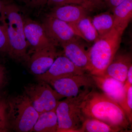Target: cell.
<instances>
[{"label":"cell","mask_w":132,"mask_h":132,"mask_svg":"<svg viewBox=\"0 0 132 132\" xmlns=\"http://www.w3.org/2000/svg\"><path fill=\"white\" fill-rule=\"evenodd\" d=\"M95 88L86 95L81 105L85 118H93L122 129L128 127L130 122L125 112L116 102Z\"/></svg>","instance_id":"obj_1"},{"label":"cell","mask_w":132,"mask_h":132,"mask_svg":"<svg viewBox=\"0 0 132 132\" xmlns=\"http://www.w3.org/2000/svg\"><path fill=\"white\" fill-rule=\"evenodd\" d=\"M0 21L9 40L8 54L13 59L29 60L27 53L29 46L24 32V20L20 10L14 5H5L1 12Z\"/></svg>","instance_id":"obj_2"},{"label":"cell","mask_w":132,"mask_h":132,"mask_svg":"<svg viewBox=\"0 0 132 132\" xmlns=\"http://www.w3.org/2000/svg\"><path fill=\"white\" fill-rule=\"evenodd\" d=\"M122 34L114 28L95 41L89 49V64L87 72L93 75H103L120 46Z\"/></svg>","instance_id":"obj_3"},{"label":"cell","mask_w":132,"mask_h":132,"mask_svg":"<svg viewBox=\"0 0 132 132\" xmlns=\"http://www.w3.org/2000/svg\"><path fill=\"white\" fill-rule=\"evenodd\" d=\"M91 87L83 88L77 96L66 97L59 101L55 110L58 120L57 132H78L85 118L81 111L82 101Z\"/></svg>","instance_id":"obj_4"},{"label":"cell","mask_w":132,"mask_h":132,"mask_svg":"<svg viewBox=\"0 0 132 132\" xmlns=\"http://www.w3.org/2000/svg\"><path fill=\"white\" fill-rule=\"evenodd\" d=\"M7 105L9 127L16 132H32L39 114L33 107L28 97L23 93L10 99Z\"/></svg>","instance_id":"obj_5"},{"label":"cell","mask_w":132,"mask_h":132,"mask_svg":"<svg viewBox=\"0 0 132 132\" xmlns=\"http://www.w3.org/2000/svg\"><path fill=\"white\" fill-rule=\"evenodd\" d=\"M24 93L39 114L56 110L59 100L65 98L43 81L28 85L24 87Z\"/></svg>","instance_id":"obj_6"},{"label":"cell","mask_w":132,"mask_h":132,"mask_svg":"<svg viewBox=\"0 0 132 132\" xmlns=\"http://www.w3.org/2000/svg\"><path fill=\"white\" fill-rule=\"evenodd\" d=\"M48 84L59 94L65 98L77 96L84 88L81 89V87H96L92 75L87 72L61 78Z\"/></svg>","instance_id":"obj_7"},{"label":"cell","mask_w":132,"mask_h":132,"mask_svg":"<svg viewBox=\"0 0 132 132\" xmlns=\"http://www.w3.org/2000/svg\"><path fill=\"white\" fill-rule=\"evenodd\" d=\"M42 26L48 37L55 46H62L79 37L67 23L53 16L48 15Z\"/></svg>","instance_id":"obj_8"},{"label":"cell","mask_w":132,"mask_h":132,"mask_svg":"<svg viewBox=\"0 0 132 132\" xmlns=\"http://www.w3.org/2000/svg\"><path fill=\"white\" fill-rule=\"evenodd\" d=\"M87 72L76 67L65 55L57 57L48 70L45 73L36 76L39 81L49 83L51 81Z\"/></svg>","instance_id":"obj_9"},{"label":"cell","mask_w":132,"mask_h":132,"mask_svg":"<svg viewBox=\"0 0 132 132\" xmlns=\"http://www.w3.org/2000/svg\"><path fill=\"white\" fill-rule=\"evenodd\" d=\"M88 10L80 5H67L55 7L49 15L64 21L70 26L76 35L82 39L78 24L87 15Z\"/></svg>","instance_id":"obj_10"},{"label":"cell","mask_w":132,"mask_h":132,"mask_svg":"<svg viewBox=\"0 0 132 132\" xmlns=\"http://www.w3.org/2000/svg\"><path fill=\"white\" fill-rule=\"evenodd\" d=\"M58 56L57 49L54 45L33 52L28 61L31 72L36 76L45 73Z\"/></svg>","instance_id":"obj_11"},{"label":"cell","mask_w":132,"mask_h":132,"mask_svg":"<svg viewBox=\"0 0 132 132\" xmlns=\"http://www.w3.org/2000/svg\"><path fill=\"white\" fill-rule=\"evenodd\" d=\"M24 32L26 40L32 48V53L54 45L47 35L42 24L36 21L29 19L24 20Z\"/></svg>","instance_id":"obj_12"},{"label":"cell","mask_w":132,"mask_h":132,"mask_svg":"<svg viewBox=\"0 0 132 132\" xmlns=\"http://www.w3.org/2000/svg\"><path fill=\"white\" fill-rule=\"evenodd\" d=\"M64 55L76 67L87 72L89 64V49L86 50L78 39L62 46Z\"/></svg>","instance_id":"obj_13"},{"label":"cell","mask_w":132,"mask_h":132,"mask_svg":"<svg viewBox=\"0 0 132 132\" xmlns=\"http://www.w3.org/2000/svg\"><path fill=\"white\" fill-rule=\"evenodd\" d=\"M98 87L107 96L119 103L125 94V83L111 77L92 75Z\"/></svg>","instance_id":"obj_14"},{"label":"cell","mask_w":132,"mask_h":132,"mask_svg":"<svg viewBox=\"0 0 132 132\" xmlns=\"http://www.w3.org/2000/svg\"><path fill=\"white\" fill-rule=\"evenodd\" d=\"M132 65L131 55L129 53L116 54L103 75L125 83L128 69Z\"/></svg>","instance_id":"obj_15"},{"label":"cell","mask_w":132,"mask_h":132,"mask_svg":"<svg viewBox=\"0 0 132 132\" xmlns=\"http://www.w3.org/2000/svg\"><path fill=\"white\" fill-rule=\"evenodd\" d=\"M114 28L123 35L132 18V0H125L112 10Z\"/></svg>","instance_id":"obj_16"},{"label":"cell","mask_w":132,"mask_h":132,"mask_svg":"<svg viewBox=\"0 0 132 132\" xmlns=\"http://www.w3.org/2000/svg\"><path fill=\"white\" fill-rule=\"evenodd\" d=\"M58 120L55 110L44 112L39 114L32 132H57Z\"/></svg>","instance_id":"obj_17"},{"label":"cell","mask_w":132,"mask_h":132,"mask_svg":"<svg viewBox=\"0 0 132 132\" xmlns=\"http://www.w3.org/2000/svg\"><path fill=\"white\" fill-rule=\"evenodd\" d=\"M123 130L116 126L108 125L93 118H85L78 132H116Z\"/></svg>","instance_id":"obj_18"},{"label":"cell","mask_w":132,"mask_h":132,"mask_svg":"<svg viewBox=\"0 0 132 132\" xmlns=\"http://www.w3.org/2000/svg\"><path fill=\"white\" fill-rule=\"evenodd\" d=\"M93 25L101 37L109 33L114 28L113 14L105 12L95 16L92 21Z\"/></svg>","instance_id":"obj_19"},{"label":"cell","mask_w":132,"mask_h":132,"mask_svg":"<svg viewBox=\"0 0 132 132\" xmlns=\"http://www.w3.org/2000/svg\"><path fill=\"white\" fill-rule=\"evenodd\" d=\"M78 27L82 36V39L85 40L88 42H95L98 39V34L92 24V21L87 16L81 20Z\"/></svg>","instance_id":"obj_20"},{"label":"cell","mask_w":132,"mask_h":132,"mask_svg":"<svg viewBox=\"0 0 132 132\" xmlns=\"http://www.w3.org/2000/svg\"><path fill=\"white\" fill-rule=\"evenodd\" d=\"M124 96L118 103L123 109L130 123L132 121V85L125 83Z\"/></svg>","instance_id":"obj_21"},{"label":"cell","mask_w":132,"mask_h":132,"mask_svg":"<svg viewBox=\"0 0 132 132\" xmlns=\"http://www.w3.org/2000/svg\"><path fill=\"white\" fill-rule=\"evenodd\" d=\"M47 3L54 7L71 4L80 5L89 11H92L95 8L87 0H47Z\"/></svg>","instance_id":"obj_22"},{"label":"cell","mask_w":132,"mask_h":132,"mask_svg":"<svg viewBox=\"0 0 132 132\" xmlns=\"http://www.w3.org/2000/svg\"><path fill=\"white\" fill-rule=\"evenodd\" d=\"M7 104L3 99L0 98V132H6L9 127L8 122L7 110Z\"/></svg>","instance_id":"obj_23"},{"label":"cell","mask_w":132,"mask_h":132,"mask_svg":"<svg viewBox=\"0 0 132 132\" xmlns=\"http://www.w3.org/2000/svg\"><path fill=\"white\" fill-rule=\"evenodd\" d=\"M9 40L6 32L1 24H0V52L9 53Z\"/></svg>","instance_id":"obj_24"},{"label":"cell","mask_w":132,"mask_h":132,"mask_svg":"<svg viewBox=\"0 0 132 132\" xmlns=\"http://www.w3.org/2000/svg\"><path fill=\"white\" fill-rule=\"evenodd\" d=\"M125 0H104V3L112 10L118 5H119Z\"/></svg>","instance_id":"obj_25"},{"label":"cell","mask_w":132,"mask_h":132,"mask_svg":"<svg viewBox=\"0 0 132 132\" xmlns=\"http://www.w3.org/2000/svg\"><path fill=\"white\" fill-rule=\"evenodd\" d=\"M29 3L36 6H43L47 3V0H27Z\"/></svg>","instance_id":"obj_26"},{"label":"cell","mask_w":132,"mask_h":132,"mask_svg":"<svg viewBox=\"0 0 132 132\" xmlns=\"http://www.w3.org/2000/svg\"><path fill=\"white\" fill-rule=\"evenodd\" d=\"M95 8L101 7L104 3V0H87Z\"/></svg>","instance_id":"obj_27"},{"label":"cell","mask_w":132,"mask_h":132,"mask_svg":"<svg viewBox=\"0 0 132 132\" xmlns=\"http://www.w3.org/2000/svg\"><path fill=\"white\" fill-rule=\"evenodd\" d=\"M5 77V69L3 66L0 65V88L4 83Z\"/></svg>","instance_id":"obj_28"},{"label":"cell","mask_w":132,"mask_h":132,"mask_svg":"<svg viewBox=\"0 0 132 132\" xmlns=\"http://www.w3.org/2000/svg\"><path fill=\"white\" fill-rule=\"evenodd\" d=\"M125 83L129 85H132V65L128 69Z\"/></svg>","instance_id":"obj_29"},{"label":"cell","mask_w":132,"mask_h":132,"mask_svg":"<svg viewBox=\"0 0 132 132\" xmlns=\"http://www.w3.org/2000/svg\"><path fill=\"white\" fill-rule=\"evenodd\" d=\"M5 5V4H4L1 0H0V14H1V12L2 11Z\"/></svg>","instance_id":"obj_30"}]
</instances>
